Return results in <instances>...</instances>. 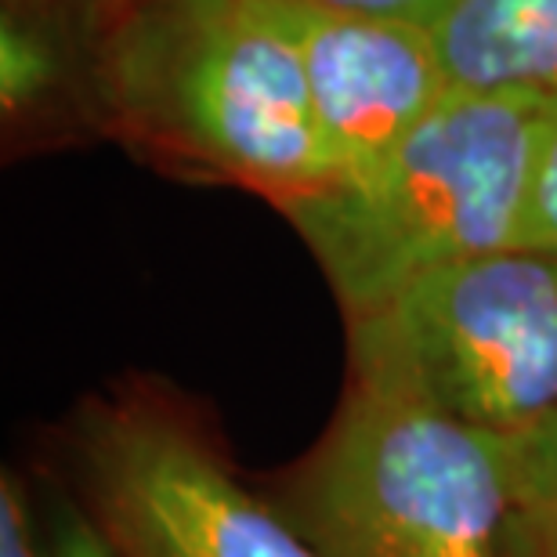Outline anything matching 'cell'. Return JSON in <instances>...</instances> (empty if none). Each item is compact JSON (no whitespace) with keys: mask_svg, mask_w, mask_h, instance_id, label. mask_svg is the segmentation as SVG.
I'll list each match as a JSON object with an SVG mask.
<instances>
[{"mask_svg":"<svg viewBox=\"0 0 557 557\" xmlns=\"http://www.w3.org/2000/svg\"><path fill=\"white\" fill-rule=\"evenodd\" d=\"M322 557H550L518 438L351 362L326 428L258 474Z\"/></svg>","mask_w":557,"mask_h":557,"instance_id":"obj_1","label":"cell"},{"mask_svg":"<svg viewBox=\"0 0 557 557\" xmlns=\"http://www.w3.org/2000/svg\"><path fill=\"white\" fill-rule=\"evenodd\" d=\"M91 84L109 127L275 210L337 182L305 73L264 0H106Z\"/></svg>","mask_w":557,"mask_h":557,"instance_id":"obj_2","label":"cell"},{"mask_svg":"<svg viewBox=\"0 0 557 557\" xmlns=\"http://www.w3.org/2000/svg\"><path fill=\"white\" fill-rule=\"evenodd\" d=\"M557 102L445 95L381 160L283 207L344 322L387 308L423 275L518 247Z\"/></svg>","mask_w":557,"mask_h":557,"instance_id":"obj_3","label":"cell"},{"mask_svg":"<svg viewBox=\"0 0 557 557\" xmlns=\"http://www.w3.org/2000/svg\"><path fill=\"white\" fill-rule=\"evenodd\" d=\"M44 445V478L116 557H322L236 460L214 409L160 373L84 392Z\"/></svg>","mask_w":557,"mask_h":557,"instance_id":"obj_4","label":"cell"},{"mask_svg":"<svg viewBox=\"0 0 557 557\" xmlns=\"http://www.w3.org/2000/svg\"><path fill=\"white\" fill-rule=\"evenodd\" d=\"M348 326V359L392 366L449 413L525 438L557 417V258L507 247L423 275Z\"/></svg>","mask_w":557,"mask_h":557,"instance_id":"obj_5","label":"cell"},{"mask_svg":"<svg viewBox=\"0 0 557 557\" xmlns=\"http://www.w3.org/2000/svg\"><path fill=\"white\" fill-rule=\"evenodd\" d=\"M264 8L294 44L337 177L381 160L453 95L428 26L308 0H264Z\"/></svg>","mask_w":557,"mask_h":557,"instance_id":"obj_6","label":"cell"},{"mask_svg":"<svg viewBox=\"0 0 557 557\" xmlns=\"http://www.w3.org/2000/svg\"><path fill=\"white\" fill-rule=\"evenodd\" d=\"M428 33L453 95L557 102V0H445Z\"/></svg>","mask_w":557,"mask_h":557,"instance_id":"obj_7","label":"cell"},{"mask_svg":"<svg viewBox=\"0 0 557 557\" xmlns=\"http://www.w3.org/2000/svg\"><path fill=\"white\" fill-rule=\"evenodd\" d=\"M65 54L54 29L44 18H29L22 8H4L0 22V102L4 116H26L62 84Z\"/></svg>","mask_w":557,"mask_h":557,"instance_id":"obj_8","label":"cell"},{"mask_svg":"<svg viewBox=\"0 0 557 557\" xmlns=\"http://www.w3.org/2000/svg\"><path fill=\"white\" fill-rule=\"evenodd\" d=\"M0 557H54L40 510V485L26 471H0Z\"/></svg>","mask_w":557,"mask_h":557,"instance_id":"obj_9","label":"cell"},{"mask_svg":"<svg viewBox=\"0 0 557 557\" xmlns=\"http://www.w3.org/2000/svg\"><path fill=\"white\" fill-rule=\"evenodd\" d=\"M40 510L54 557H116L95 521L84 515V507L48 478L40 482Z\"/></svg>","mask_w":557,"mask_h":557,"instance_id":"obj_10","label":"cell"},{"mask_svg":"<svg viewBox=\"0 0 557 557\" xmlns=\"http://www.w3.org/2000/svg\"><path fill=\"white\" fill-rule=\"evenodd\" d=\"M518 247L543 250V253H554L557 258V116L547 131V138H543L536 174H532Z\"/></svg>","mask_w":557,"mask_h":557,"instance_id":"obj_11","label":"cell"},{"mask_svg":"<svg viewBox=\"0 0 557 557\" xmlns=\"http://www.w3.org/2000/svg\"><path fill=\"white\" fill-rule=\"evenodd\" d=\"M518 445L525 456L532 507H536L543 540H547V554L557 557V417L536 434L518 438Z\"/></svg>","mask_w":557,"mask_h":557,"instance_id":"obj_12","label":"cell"},{"mask_svg":"<svg viewBox=\"0 0 557 557\" xmlns=\"http://www.w3.org/2000/svg\"><path fill=\"white\" fill-rule=\"evenodd\" d=\"M308 4L333 8V11H355V15L403 18V22H417V26H431V18L445 8V0H308Z\"/></svg>","mask_w":557,"mask_h":557,"instance_id":"obj_13","label":"cell"}]
</instances>
